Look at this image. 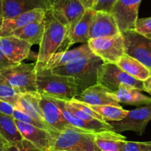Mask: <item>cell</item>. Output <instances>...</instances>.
<instances>
[{
    "instance_id": "6da1fadb",
    "label": "cell",
    "mask_w": 151,
    "mask_h": 151,
    "mask_svg": "<svg viewBox=\"0 0 151 151\" xmlns=\"http://www.w3.org/2000/svg\"><path fill=\"white\" fill-rule=\"evenodd\" d=\"M45 30L40 43L36 70L41 69L53 55L68 50L70 45V30L47 9L44 18Z\"/></svg>"
},
{
    "instance_id": "7a4b0ae2",
    "label": "cell",
    "mask_w": 151,
    "mask_h": 151,
    "mask_svg": "<svg viewBox=\"0 0 151 151\" xmlns=\"http://www.w3.org/2000/svg\"><path fill=\"white\" fill-rule=\"evenodd\" d=\"M103 64L104 61L92 53L51 71L53 73L73 78L79 94L88 88L98 84L99 72Z\"/></svg>"
},
{
    "instance_id": "3957f363",
    "label": "cell",
    "mask_w": 151,
    "mask_h": 151,
    "mask_svg": "<svg viewBox=\"0 0 151 151\" xmlns=\"http://www.w3.org/2000/svg\"><path fill=\"white\" fill-rule=\"evenodd\" d=\"M36 82L38 92L53 98L68 101L79 94L73 78L53 73L51 70L36 71Z\"/></svg>"
},
{
    "instance_id": "277c9868",
    "label": "cell",
    "mask_w": 151,
    "mask_h": 151,
    "mask_svg": "<svg viewBox=\"0 0 151 151\" xmlns=\"http://www.w3.org/2000/svg\"><path fill=\"white\" fill-rule=\"evenodd\" d=\"M0 75L22 93L37 91L36 64H15L0 71Z\"/></svg>"
},
{
    "instance_id": "5b68a950",
    "label": "cell",
    "mask_w": 151,
    "mask_h": 151,
    "mask_svg": "<svg viewBox=\"0 0 151 151\" xmlns=\"http://www.w3.org/2000/svg\"><path fill=\"white\" fill-rule=\"evenodd\" d=\"M53 150L101 151L95 143V133L70 129L58 134Z\"/></svg>"
},
{
    "instance_id": "8992f818",
    "label": "cell",
    "mask_w": 151,
    "mask_h": 151,
    "mask_svg": "<svg viewBox=\"0 0 151 151\" xmlns=\"http://www.w3.org/2000/svg\"><path fill=\"white\" fill-rule=\"evenodd\" d=\"M98 83L112 92L116 91L122 85L133 87L144 91V83L119 68L114 63H104L99 72Z\"/></svg>"
},
{
    "instance_id": "52a82bcc",
    "label": "cell",
    "mask_w": 151,
    "mask_h": 151,
    "mask_svg": "<svg viewBox=\"0 0 151 151\" xmlns=\"http://www.w3.org/2000/svg\"><path fill=\"white\" fill-rule=\"evenodd\" d=\"M88 44L93 53L101 58L104 63L116 64L125 53L122 33L109 37L91 39Z\"/></svg>"
},
{
    "instance_id": "ba28073f",
    "label": "cell",
    "mask_w": 151,
    "mask_h": 151,
    "mask_svg": "<svg viewBox=\"0 0 151 151\" xmlns=\"http://www.w3.org/2000/svg\"><path fill=\"white\" fill-rule=\"evenodd\" d=\"M47 9L59 21L70 27V36L86 11L80 0H48Z\"/></svg>"
},
{
    "instance_id": "9c48e42d",
    "label": "cell",
    "mask_w": 151,
    "mask_h": 151,
    "mask_svg": "<svg viewBox=\"0 0 151 151\" xmlns=\"http://www.w3.org/2000/svg\"><path fill=\"white\" fill-rule=\"evenodd\" d=\"M124 42L125 53L151 68V40L135 30L122 33Z\"/></svg>"
},
{
    "instance_id": "30bf717a",
    "label": "cell",
    "mask_w": 151,
    "mask_h": 151,
    "mask_svg": "<svg viewBox=\"0 0 151 151\" xmlns=\"http://www.w3.org/2000/svg\"><path fill=\"white\" fill-rule=\"evenodd\" d=\"M151 120V103L144 107L129 110L127 116L120 121L112 122L114 131L119 133L124 131H133L142 136Z\"/></svg>"
},
{
    "instance_id": "8fae6325",
    "label": "cell",
    "mask_w": 151,
    "mask_h": 151,
    "mask_svg": "<svg viewBox=\"0 0 151 151\" xmlns=\"http://www.w3.org/2000/svg\"><path fill=\"white\" fill-rule=\"evenodd\" d=\"M142 0H117L110 14L115 19L120 33L135 30Z\"/></svg>"
},
{
    "instance_id": "7c38bea8",
    "label": "cell",
    "mask_w": 151,
    "mask_h": 151,
    "mask_svg": "<svg viewBox=\"0 0 151 151\" xmlns=\"http://www.w3.org/2000/svg\"><path fill=\"white\" fill-rule=\"evenodd\" d=\"M40 105L45 122L58 133L68 129L83 130L74 127L67 121L58 106L56 100L53 97L40 93Z\"/></svg>"
},
{
    "instance_id": "4fadbf2b",
    "label": "cell",
    "mask_w": 151,
    "mask_h": 151,
    "mask_svg": "<svg viewBox=\"0 0 151 151\" xmlns=\"http://www.w3.org/2000/svg\"><path fill=\"white\" fill-rule=\"evenodd\" d=\"M15 122L22 137L36 148L42 151H53L55 141L58 135L18 120L15 119Z\"/></svg>"
},
{
    "instance_id": "5bb4252c",
    "label": "cell",
    "mask_w": 151,
    "mask_h": 151,
    "mask_svg": "<svg viewBox=\"0 0 151 151\" xmlns=\"http://www.w3.org/2000/svg\"><path fill=\"white\" fill-rule=\"evenodd\" d=\"M32 45L14 36H0V48L5 56L14 64L22 62L30 55Z\"/></svg>"
},
{
    "instance_id": "9a60e30c",
    "label": "cell",
    "mask_w": 151,
    "mask_h": 151,
    "mask_svg": "<svg viewBox=\"0 0 151 151\" xmlns=\"http://www.w3.org/2000/svg\"><path fill=\"white\" fill-rule=\"evenodd\" d=\"M119 33H121L119 30L115 19L110 13L96 11L90 28V40L109 37Z\"/></svg>"
},
{
    "instance_id": "2e32d148",
    "label": "cell",
    "mask_w": 151,
    "mask_h": 151,
    "mask_svg": "<svg viewBox=\"0 0 151 151\" xmlns=\"http://www.w3.org/2000/svg\"><path fill=\"white\" fill-rule=\"evenodd\" d=\"M48 0H2V14L4 19H11L33 10L42 8L47 10Z\"/></svg>"
},
{
    "instance_id": "e0dca14e",
    "label": "cell",
    "mask_w": 151,
    "mask_h": 151,
    "mask_svg": "<svg viewBox=\"0 0 151 151\" xmlns=\"http://www.w3.org/2000/svg\"><path fill=\"white\" fill-rule=\"evenodd\" d=\"M112 91L100 84L88 88L75 99L89 105H120L111 95Z\"/></svg>"
},
{
    "instance_id": "ac0fdd59",
    "label": "cell",
    "mask_w": 151,
    "mask_h": 151,
    "mask_svg": "<svg viewBox=\"0 0 151 151\" xmlns=\"http://www.w3.org/2000/svg\"><path fill=\"white\" fill-rule=\"evenodd\" d=\"M46 10L38 8L17 16L14 18L4 19L0 36H10L15 30L36 21H42Z\"/></svg>"
},
{
    "instance_id": "d6986e66",
    "label": "cell",
    "mask_w": 151,
    "mask_h": 151,
    "mask_svg": "<svg viewBox=\"0 0 151 151\" xmlns=\"http://www.w3.org/2000/svg\"><path fill=\"white\" fill-rule=\"evenodd\" d=\"M93 52L90 48L88 42L78 47L68 50L62 53H57L50 58L47 63L40 70H53L59 67L64 66L70 62L79 59L83 56L91 54ZM37 71V70H36Z\"/></svg>"
},
{
    "instance_id": "ffe728a7",
    "label": "cell",
    "mask_w": 151,
    "mask_h": 151,
    "mask_svg": "<svg viewBox=\"0 0 151 151\" xmlns=\"http://www.w3.org/2000/svg\"><path fill=\"white\" fill-rule=\"evenodd\" d=\"M40 93L38 91L22 93L19 95L15 108L24 112L37 121L47 125L40 105Z\"/></svg>"
},
{
    "instance_id": "44dd1931",
    "label": "cell",
    "mask_w": 151,
    "mask_h": 151,
    "mask_svg": "<svg viewBox=\"0 0 151 151\" xmlns=\"http://www.w3.org/2000/svg\"><path fill=\"white\" fill-rule=\"evenodd\" d=\"M142 91L127 85H122L116 91L111 93L113 98L120 104L130 105L148 104L151 103V98L144 95Z\"/></svg>"
},
{
    "instance_id": "7402d4cb",
    "label": "cell",
    "mask_w": 151,
    "mask_h": 151,
    "mask_svg": "<svg viewBox=\"0 0 151 151\" xmlns=\"http://www.w3.org/2000/svg\"><path fill=\"white\" fill-rule=\"evenodd\" d=\"M126 138L115 131L95 133V143L101 151H122Z\"/></svg>"
},
{
    "instance_id": "603a6c76",
    "label": "cell",
    "mask_w": 151,
    "mask_h": 151,
    "mask_svg": "<svg viewBox=\"0 0 151 151\" xmlns=\"http://www.w3.org/2000/svg\"><path fill=\"white\" fill-rule=\"evenodd\" d=\"M116 65L135 79L144 82L150 76V69L137 59L124 53Z\"/></svg>"
},
{
    "instance_id": "cb8c5ba5",
    "label": "cell",
    "mask_w": 151,
    "mask_h": 151,
    "mask_svg": "<svg viewBox=\"0 0 151 151\" xmlns=\"http://www.w3.org/2000/svg\"><path fill=\"white\" fill-rule=\"evenodd\" d=\"M45 30V21H36L13 32L10 36H14L28 43L40 45Z\"/></svg>"
},
{
    "instance_id": "d4e9b609",
    "label": "cell",
    "mask_w": 151,
    "mask_h": 151,
    "mask_svg": "<svg viewBox=\"0 0 151 151\" xmlns=\"http://www.w3.org/2000/svg\"><path fill=\"white\" fill-rule=\"evenodd\" d=\"M96 11L87 9L82 19L74 27L70 36V45L76 43H86L90 40L89 32Z\"/></svg>"
},
{
    "instance_id": "484cf974",
    "label": "cell",
    "mask_w": 151,
    "mask_h": 151,
    "mask_svg": "<svg viewBox=\"0 0 151 151\" xmlns=\"http://www.w3.org/2000/svg\"><path fill=\"white\" fill-rule=\"evenodd\" d=\"M0 135L5 137L12 145L21 144L24 140L19 130L15 119L11 116L0 113Z\"/></svg>"
},
{
    "instance_id": "4316f807",
    "label": "cell",
    "mask_w": 151,
    "mask_h": 151,
    "mask_svg": "<svg viewBox=\"0 0 151 151\" xmlns=\"http://www.w3.org/2000/svg\"><path fill=\"white\" fill-rule=\"evenodd\" d=\"M89 105V104H88ZM91 109L101 116L105 122L120 121L125 118L129 110H124L121 106L115 105H89Z\"/></svg>"
},
{
    "instance_id": "83f0119b",
    "label": "cell",
    "mask_w": 151,
    "mask_h": 151,
    "mask_svg": "<svg viewBox=\"0 0 151 151\" xmlns=\"http://www.w3.org/2000/svg\"><path fill=\"white\" fill-rule=\"evenodd\" d=\"M21 93L0 75V100L11 103L15 107Z\"/></svg>"
},
{
    "instance_id": "f1b7e54d",
    "label": "cell",
    "mask_w": 151,
    "mask_h": 151,
    "mask_svg": "<svg viewBox=\"0 0 151 151\" xmlns=\"http://www.w3.org/2000/svg\"><path fill=\"white\" fill-rule=\"evenodd\" d=\"M13 117H14V119L22 122L24 123H27V124H31V125L35 126V127L44 129V130H47V131L53 133V134L58 135L59 133H58L55 129H53L51 126L47 125V124H43V123L37 121V120H36L35 119H33V117L29 116L28 114H27V113H24V112L22 111V110H18V109L15 108L14 113V114H13Z\"/></svg>"
},
{
    "instance_id": "f546056e",
    "label": "cell",
    "mask_w": 151,
    "mask_h": 151,
    "mask_svg": "<svg viewBox=\"0 0 151 151\" xmlns=\"http://www.w3.org/2000/svg\"><path fill=\"white\" fill-rule=\"evenodd\" d=\"M135 30L151 40V17L138 19Z\"/></svg>"
},
{
    "instance_id": "4dcf8cb0",
    "label": "cell",
    "mask_w": 151,
    "mask_h": 151,
    "mask_svg": "<svg viewBox=\"0 0 151 151\" xmlns=\"http://www.w3.org/2000/svg\"><path fill=\"white\" fill-rule=\"evenodd\" d=\"M122 151H151V142H127Z\"/></svg>"
},
{
    "instance_id": "1f68e13d",
    "label": "cell",
    "mask_w": 151,
    "mask_h": 151,
    "mask_svg": "<svg viewBox=\"0 0 151 151\" xmlns=\"http://www.w3.org/2000/svg\"><path fill=\"white\" fill-rule=\"evenodd\" d=\"M68 101H69L72 105H73L74 107H77V108L79 109V110H82V111L85 112V113H88V115L92 116L93 118L96 119L100 120V121L105 122L104 119H103V118L101 116L99 115L96 112H95L93 109H91V107H90V106L88 105V104H86V103L82 102V101H79V100L76 99H73Z\"/></svg>"
},
{
    "instance_id": "d6a6232c",
    "label": "cell",
    "mask_w": 151,
    "mask_h": 151,
    "mask_svg": "<svg viewBox=\"0 0 151 151\" xmlns=\"http://www.w3.org/2000/svg\"><path fill=\"white\" fill-rule=\"evenodd\" d=\"M6 151H42L41 150L36 148L30 142L24 139L21 144L11 145Z\"/></svg>"
},
{
    "instance_id": "836d02e7",
    "label": "cell",
    "mask_w": 151,
    "mask_h": 151,
    "mask_svg": "<svg viewBox=\"0 0 151 151\" xmlns=\"http://www.w3.org/2000/svg\"><path fill=\"white\" fill-rule=\"evenodd\" d=\"M117 0H98L93 10L96 11H104L110 13L112 8Z\"/></svg>"
},
{
    "instance_id": "e575fe53",
    "label": "cell",
    "mask_w": 151,
    "mask_h": 151,
    "mask_svg": "<svg viewBox=\"0 0 151 151\" xmlns=\"http://www.w3.org/2000/svg\"><path fill=\"white\" fill-rule=\"evenodd\" d=\"M14 110H15V107L13 104L5 101L0 100V113L13 116Z\"/></svg>"
},
{
    "instance_id": "d590c367",
    "label": "cell",
    "mask_w": 151,
    "mask_h": 151,
    "mask_svg": "<svg viewBox=\"0 0 151 151\" xmlns=\"http://www.w3.org/2000/svg\"><path fill=\"white\" fill-rule=\"evenodd\" d=\"M15 65V64L11 62V61L4 55L2 50L0 48V71H2V70L5 69V68H8V67L10 66H12V65Z\"/></svg>"
},
{
    "instance_id": "8d00e7d4",
    "label": "cell",
    "mask_w": 151,
    "mask_h": 151,
    "mask_svg": "<svg viewBox=\"0 0 151 151\" xmlns=\"http://www.w3.org/2000/svg\"><path fill=\"white\" fill-rule=\"evenodd\" d=\"M11 145H12L5 137L0 135V151H6Z\"/></svg>"
},
{
    "instance_id": "74e56055",
    "label": "cell",
    "mask_w": 151,
    "mask_h": 151,
    "mask_svg": "<svg viewBox=\"0 0 151 151\" xmlns=\"http://www.w3.org/2000/svg\"><path fill=\"white\" fill-rule=\"evenodd\" d=\"M85 9H93L96 5L98 0H80Z\"/></svg>"
},
{
    "instance_id": "f35d334b",
    "label": "cell",
    "mask_w": 151,
    "mask_h": 151,
    "mask_svg": "<svg viewBox=\"0 0 151 151\" xmlns=\"http://www.w3.org/2000/svg\"><path fill=\"white\" fill-rule=\"evenodd\" d=\"M149 69H150L149 77H148L146 80L143 82L144 91L147 92L148 93H150L151 95V68H149Z\"/></svg>"
},
{
    "instance_id": "ab89813d",
    "label": "cell",
    "mask_w": 151,
    "mask_h": 151,
    "mask_svg": "<svg viewBox=\"0 0 151 151\" xmlns=\"http://www.w3.org/2000/svg\"><path fill=\"white\" fill-rule=\"evenodd\" d=\"M2 0H0V17H2Z\"/></svg>"
},
{
    "instance_id": "60d3db41",
    "label": "cell",
    "mask_w": 151,
    "mask_h": 151,
    "mask_svg": "<svg viewBox=\"0 0 151 151\" xmlns=\"http://www.w3.org/2000/svg\"><path fill=\"white\" fill-rule=\"evenodd\" d=\"M3 21H4L3 17H0V30H1V29H2V24H3Z\"/></svg>"
},
{
    "instance_id": "b9f144b4",
    "label": "cell",
    "mask_w": 151,
    "mask_h": 151,
    "mask_svg": "<svg viewBox=\"0 0 151 151\" xmlns=\"http://www.w3.org/2000/svg\"><path fill=\"white\" fill-rule=\"evenodd\" d=\"M53 151H68V150H53Z\"/></svg>"
}]
</instances>
